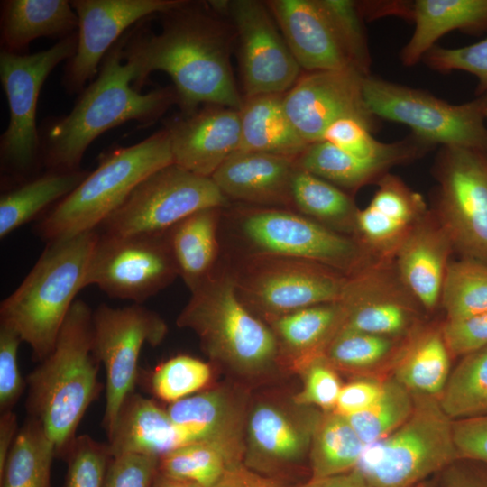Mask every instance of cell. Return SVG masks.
I'll return each mask as SVG.
<instances>
[{
    "instance_id": "30bf717a",
    "label": "cell",
    "mask_w": 487,
    "mask_h": 487,
    "mask_svg": "<svg viewBox=\"0 0 487 487\" xmlns=\"http://www.w3.org/2000/svg\"><path fill=\"white\" fill-rule=\"evenodd\" d=\"M233 277L243 303L269 321L338 302L347 281V275L317 262L264 254H255Z\"/></svg>"
},
{
    "instance_id": "3957f363",
    "label": "cell",
    "mask_w": 487,
    "mask_h": 487,
    "mask_svg": "<svg viewBox=\"0 0 487 487\" xmlns=\"http://www.w3.org/2000/svg\"><path fill=\"white\" fill-rule=\"evenodd\" d=\"M100 365L93 311L76 299L53 349L26 378L29 417L41 424L56 456L64 458L87 409L99 395Z\"/></svg>"
},
{
    "instance_id": "d590c367",
    "label": "cell",
    "mask_w": 487,
    "mask_h": 487,
    "mask_svg": "<svg viewBox=\"0 0 487 487\" xmlns=\"http://www.w3.org/2000/svg\"><path fill=\"white\" fill-rule=\"evenodd\" d=\"M86 170L53 171L33 179L0 198V237L29 222L47 206L64 198L88 175Z\"/></svg>"
},
{
    "instance_id": "484cf974",
    "label": "cell",
    "mask_w": 487,
    "mask_h": 487,
    "mask_svg": "<svg viewBox=\"0 0 487 487\" xmlns=\"http://www.w3.org/2000/svg\"><path fill=\"white\" fill-rule=\"evenodd\" d=\"M294 159L238 151L213 174L212 180L228 198L265 205L292 202L290 183Z\"/></svg>"
},
{
    "instance_id": "74e56055",
    "label": "cell",
    "mask_w": 487,
    "mask_h": 487,
    "mask_svg": "<svg viewBox=\"0 0 487 487\" xmlns=\"http://www.w3.org/2000/svg\"><path fill=\"white\" fill-rule=\"evenodd\" d=\"M55 456V447L41 424L28 417L0 471V487H51Z\"/></svg>"
},
{
    "instance_id": "9f6ffc18",
    "label": "cell",
    "mask_w": 487,
    "mask_h": 487,
    "mask_svg": "<svg viewBox=\"0 0 487 487\" xmlns=\"http://www.w3.org/2000/svg\"><path fill=\"white\" fill-rule=\"evenodd\" d=\"M213 487H299L285 479L257 473L244 463L229 466Z\"/></svg>"
},
{
    "instance_id": "816d5d0a",
    "label": "cell",
    "mask_w": 487,
    "mask_h": 487,
    "mask_svg": "<svg viewBox=\"0 0 487 487\" xmlns=\"http://www.w3.org/2000/svg\"><path fill=\"white\" fill-rule=\"evenodd\" d=\"M445 343L451 355L464 356L487 345V311L441 324Z\"/></svg>"
},
{
    "instance_id": "d6a6232c",
    "label": "cell",
    "mask_w": 487,
    "mask_h": 487,
    "mask_svg": "<svg viewBox=\"0 0 487 487\" xmlns=\"http://www.w3.org/2000/svg\"><path fill=\"white\" fill-rule=\"evenodd\" d=\"M219 209L196 212L166 232L178 273L190 290L212 272L217 253Z\"/></svg>"
},
{
    "instance_id": "6da1fadb",
    "label": "cell",
    "mask_w": 487,
    "mask_h": 487,
    "mask_svg": "<svg viewBox=\"0 0 487 487\" xmlns=\"http://www.w3.org/2000/svg\"><path fill=\"white\" fill-rule=\"evenodd\" d=\"M162 14L160 33L140 26L124 34L123 55L135 69L133 87L140 91L149 75L160 70L170 77L184 113L199 104L240 110L244 98L235 85L230 41L220 23L188 1Z\"/></svg>"
},
{
    "instance_id": "f6af8a7d",
    "label": "cell",
    "mask_w": 487,
    "mask_h": 487,
    "mask_svg": "<svg viewBox=\"0 0 487 487\" xmlns=\"http://www.w3.org/2000/svg\"><path fill=\"white\" fill-rule=\"evenodd\" d=\"M112 457L108 444L88 435L78 436L64 456V487H103Z\"/></svg>"
},
{
    "instance_id": "be15d7a7",
    "label": "cell",
    "mask_w": 487,
    "mask_h": 487,
    "mask_svg": "<svg viewBox=\"0 0 487 487\" xmlns=\"http://www.w3.org/2000/svg\"><path fill=\"white\" fill-rule=\"evenodd\" d=\"M423 483H424V482H423ZM423 483H421V484H418V485H417V486H415V487H420V486H421V485H422Z\"/></svg>"
},
{
    "instance_id": "9a60e30c",
    "label": "cell",
    "mask_w": 487,
    "mask_h": 487,
    "mask_svg": "<svg viewBox=\"0 0 487 487\" xmlns=\"http://www.w3.org/2000/svg\"><path fill=\"white\" fill-rule=\"evenodd\" d=\"M179 274L166 233L160 234H99L86 277L115 299L142 304Z\"/></svg>"
},
{
    "instance_id": "5bb4252c",
    "label": "cell",
    "mask_w": 487,
    "mask_h": 487,
    "mask_svg": "<svg viewBox=\"0 0 487 487\" xmlns=\"http://www.w3.org/2000/svg\"><path fill=\"white\" fill-rule=\"evenodd\" d=\"M93 331L95 350L106 371L103 426L108 436L124 400L133 393L142 346L158 345L167 326L142 304L123 308L101 304L93 311Z\"/></svg>"
},
{
    "instance_id": "f546056e",
    "label": "cell",
    "mask_w": 487,
    "mask_h": 487,
    "mask_svg": "<svg viewBox=\"0 0 487 487\" xmlns=\"http://www.w3.org/2000/svg\"><path fill=\"white\" fill-rule=\"evenodd\" d=\"M239 112V151L295 159L309 145L289 118L283 105V95H261L244 98Z\"/></svg>"
},
{
    "instance_id": "c3c4849f",
    "label": "cell",
    "mask_w": 487,
    "mask_h": 487,
    "mask_svg": "<svg viewBox=\"0 0 487 487\" xmlns=\"http://www.w3.org/2000/svg\"><path fill=\"white\" fill-rule=\"evenodd\" d=\"M298 372L302 374L304 383L302 390L292 397L293 400L322 411L334 410L343 384L336 369L326 357L314 358Z\"/></svg>"
},
{
    "instance_id": "1f68e13d",
    "label": "cell",
    "mask_w": 487,
    "mask_h": 487,
    "mask_svg": "<svg viewBox=\"0 0 487 487\" xmlns=\"http://www.w3.org/2000/svg\"><path fill=\"white\" fill-rule=\"evenodd\" d=\"M450 356L441 325L421 326L395 361L393 378L411 392L439 397L451 372Z\"/></svg>"
},
{
    "instance_id": "f5cc1de1",
    "label": "cell",
    "mask_w": 487,
    "mask_h": 487,
    "mask_svg": "<svg viewBox=\"0 0 487 487\" xmlns=\"http://www.w3.org/2000/svg\"><path fill=\"white\" fill-rule=\"evenodd\" d=\"M459 459L487 464V415L453 420Z\"/></svg>"
},
{
    "instance_id": "4dcf8cb0",
    "label": "cell",
    "mask_w": 487,
    "mask_h": 487,
    "mask_svg": "<svg viewBox=\"0 0 487 487\" xmlns=\"http://www.w3.org/2000/svg\"><path fill=\"white\" fill-rule=\"evenodd\" d=\"M78 18L70 1L7 0L2 2L1 41L3 50L17 53L43 36L73 34Z\"/></svg>"
},
{
    "instance_id": "836d02e7",
    "label": "cell",
    "mask_w": 487,
    "mask_h": 487,
    "mask_svg": "<svg viewBox=\"0 0 487 487\" xmlns=\"http://www.w3.org/2000/svg\"><path fill=\"white\" fill-rule=\"evenodd\" d=\"M295 166L351 192L378 182L392 167L406 163L399 158L363 159L335 145L319 141L309 144L297 158Z\"/></svg>"
},
{
    "instance_id": "681fc988",
    "label": "cell",
    "mask_w": 487,
    "mask_h": 487,
    "mask_svg": "<svg viewBox=\"0 0 487 487\" xmlns=\"http://www.w3.org/2000/svg\"><path fill=\"white\" fill-rule=\"evenodd\" d=\"M22 339L12 328L0 324V410H13L22 396L24 381L18 364Z\"/></svg>"
},
{
    "instance_id": "ba28073f",
    "label": "cell",
    "mask_w": 487,
    "mask_h": 487,
    "mask_svg": "<svg viewBox=\"0 0 487 487\" xmlns=\"http://www.w3.org/2000/svg\"><path fill=\"white\" fill-rule=\"evenodd\" d=\"M363 96L373 115L407 125L433 146H459L487 152V92L450 104L422 89L368 75Z\"/></svg>"
},
{
    "instance_id": "2e32d148",
    "label": "cell",
    "mask_w": 487,
    "mask_h": 487,
    "mask_svg": "<svg viewBox=\"0 0 487 487\" xmlns=\"http://www.w3.org/2000/svg\"><path fill=\"white\" fill-rule=\"evenodd\" d=\"M322 410L289 400L265 398L247 411L243 463L264 475L285 479L309 456Z\"/></svg>"
},
{
    "instance_id": "8992f818",
    "label": "cell",
    "mask_w": 487,
    "mask_h": 487,
    "mask_svg": "<svg viewBox=\"0 0 487 487\" xmlns=\"http://www.w3.org/2000/svg\"><path fill=\"white\" fill-rule=\"evenodd\" d=\"M172 163L165 128L101 155L96 170L38 225L39 235L48 243L96 230L142 180Z\"/></svg>"
},
{
    "instance_id": "ac0fdd59",
    "label": "cell",
    "mask_w": 487,
    "mask_h": 487,
    "mask_svg": "<svg viewBox=\"0 0 487 487\" xmlns=\"http://www.w3.org/2000/svg\"><path fill=\"white\" fill-rule=\"evenodd\" d=\"M338 302L345 310L344 329L408 337L422 326L424 308L400 279L393 261H372L348 275Z\"/></svg>"
},
{
    "instance_id": "ab89813d",
    "label": "cell",
    "mask_w": 487,
    "mask_h": 487,
    "mask_svg": "<svg viewBox=\"0 0 487 487\" xmlns=\"http://www.w3.org/2000/svg\"><path fill=\"white\" fill-rule=\"evenodd\" d=\"M440 305L446 320L470 317L487 311V263L461 257L446 268Z\"/></svg>"
},
{
    "instance_id": "db71d44e",
    "label": "cell",
    "mask_w": 487,
    "mask_h": 487,
    "mask_svg": "<svg viewBox=\"0 0 487 487\" xmlns=\"http://www.w3.org/2000/svg\"><path fill=\"white\" fill-rule=\"evenodd\" d=\"M382 381L363 379L343 385L335 411L348 417L368 409L378 399Z\"/></svg>"
},
{
    "instance_id": "9c48e42d",
    "label": "cell",
    "mask_w": 487,
    "mask_h": 487,
    "mask_svg": "<svg viewBox=\"0 0 487 487\" xmlns=\"http://www.w3.org/2000/svg\"><path fill=\"white\" fill-rule=\"evenodd\" d=\"M226 204L211 178L172 163L142 180L101 226L114 235L160 234L196 212Z\"/></svg>"
},
{
    "instance_id": "6f0895ef",
    "label": "cell",
    "mask_w": 487,
    "mask_h": 487,
    "mask_svg": "<svg viewBox=\"0 0 487 487\" xmlns=\"http://www.w3.org/2000/svg\"><path fill=\"white\" fill-rule=\"evenodd\" d=\"M17 417L13 410L1 412L0 417V471L18 434Z\"/></svg>"
},
{
    "instance_id": "91938a15",
    "label": "cell",
    "mask_w": 487,
    "mask_h": 487,
    "mask_svg": "<svg viewBox=\"0 0 487 487\" xmlns=\"http://www.w3.org/2000/svg\"><path fill=\"white\" fill-rule=\"evenodd\" d=\"M152 487H201L192 482L176 479L158 473Z\"/></svg>"
},
{
    "instance_id": "bcb514c9",
    "label": "cell",
    "mask_w": 487,
    "mask_h": 487,
    "mask_svg": "<svg viewBox=\"0 0 487 487\" xmlns=\"http://www.w3.org/2000/svg\"><path fill=\"white\" fill-rule=\"evenodd\" d=\"M354 68L370 75L371 58L358 4L349 0H320Z\"/></svg>"
},
{
    "instance_id": "7bdbcfd3",
    "label": "cell",
    "mask_w": 487,
    "mask_h": 487,
    "mask_svg": "<svg viewBox=\"0 0 487 487\" xmlns=\"http://www.w3.org/2000/svg\"><path fill=\"white\" fill-rule=\"evenodd\" d=\"M414 398L410 391L393 377L382 381L378 399L365 410L346 417L365 446L395 431L411 415Z\"/></svg>"
},
{
    "instance_id": "603a6c76",
    "label": "cell",
    "mask_w": 487,
    "mask_h": 487,
    "mask_svg": "<svg viewBox=\"0 0 487 487\" xmlns=\"http://www.w3.org/2000/svg\"><path fill=\"white\" fill-rule=\"evenodd\" d=\"M266 5L301 69H355L320 0H271Z\"/></svg>"
},
{
    "instance_id": "8fae6325",
    "label": "cell",
    "mask_w": 487,
    "mask_h": 487,
    "mask_svg": "<svg viewBox=\"0 0 487 487\" xmlns=\"http://www.w3.org/2000/svg\"><path fill=\"white\" fill-rule=\"evenodd\" d=\"M435 216L461 257L487 263V152L441 146Z\"/></svg>"
},
{
    "instance_id": "83f0119b",
    "label": "cell",
    "mask_w": 487,
    "mask_h": 487,
    "mask_svg": "<svg viewBox=\"0 0 487 487\" xmlns=\"http://www.w3.org/2000/svg\"><path fill=\"white\" fill-rule=\"evenodd\" d=\"M410 18L414 31L400 53L408 67L422 60L436 41L453 30L487 32V0H418L411 4Z\"/></svg>"
},
{
    "instance_id": "e575fe53",
    "label": "cell",
    "mask_w": 487,
    "mask_h": 487,
    "mask_svg": "<svg viewBox=\"0 0 487 487\" xmlns=\"http://www.w3.org/2000/svg\"><path fill=\"white\" fill-rule=\"evenodd\" d=\"M292 203L312 220L354 237L359 208L350 194L296 167L290 183Z\"/></svg>"
},
{
    "instance_id": "680465c9",
    "label": "cell",
    "mask_w": 487,
    "mask_h": 487,
    "mask_svg": "<svg viewBox=\"0 0 487 487\" xmlns=\"http://www.w3.org/2000/svg\"><path fill=\"white\" fill-rule=\"evenodd\" d=\"M299 487H371L366 481L354 470L350 472L320 478L309 479Z\"/></svg>"
},
{
    "instance_id": "7dc6e473",
    "label": "cell",
    "mask_w": 487,
    "mask_h": 487,
    "mask_svg": "<svg viewBox=\"0 0 487 487\" xmlns=\"http://www.w3.org/2000/svg\"><path fill=\"white\" fill-rule=\"evenodd\" d=\"M422 60L439 72L462 70L477 78L475 96L487 92V37L473 44L458 48L434 46Z\"/></svg>"
},
{
    "instance_id": "f907efd6",
    "label": "cell",
    "mask_w": 487,
    "mask_h": 487,
    "mask_svg": "<svg viewBox=\"0 0 487 487\" xmlns=\"http://www.w3.org/2000/svg\"><path fill=\"white\" fill-rule=\"evenodd\" d=\"M160 457L141 454L113 456L103 487H152Z\"/></svg>"
},
{
    "instance_id": "7c38bea8",
    "label": "cell",
    "mask_w": 487,
    "mask_h": 487,
    "mask_svg": "<svg viewBox=\"0 0 487 487\" xmlns=\"http://www.w3.org/2000/svg\"><path fill=\"white\" fill-rule=\"evenodd\" d=\"M76 47L73 33L33 54L1 51L0 78L9 107V123L0 139L5 170L23 175L33 167L40 147L36 107L41 87L55 67L74 55Z\"/></svg>"
},
{
    "instance_id": "7402d4cb",
    "label": "cell",
    "mask_w": 487,
    "mask_h": 487,
    "mask_svg": "<svg viewBox=\"0 0 487 487\" xmlns=\"http://www.w3.org/2000/svg\"><path fill=\"white\" fill-rule=\"evenodd\" d=\"M369 205L359 209L354 238L373 261H393L412 229L427 215L424 198L387 173Z\"/></svg>"
},
{
    "instance_id": "6125c7cd",
    "label": "cell",
    "mask_w": 487,
    "mask_h": 487,
    "mask_svg": "<svg viewBox=\"0 0 487 487\" xmlns=\"http://www.w3.org/2000/svg\"><path fill=\"white\" fill-rule=\"evenodd\" d=\"M485 118L487 120V109H486V112H485Z\"/></svg>"
},
{
    "instance_id": "f35d334b",
    "label": "cell",
    "mask_w": 487,
    "mask_h": 487,
    "mask_svg": "<svg viewBox=\"0 0 487 487\" xmlns=\"http://www.w3.org/2000/svg\"><path fill=\"white\" fill-rule=\"evenodd\" d=\"M438 400L453 420L487 415V345L462 356Z\"/></svg>"
},
{
    "instance_id": "7a4b0ae2",
    "label": "cell",
    "mask_w": 487,
    "mask_h": 487,
    "mask_svg": "<svg viewBox=\"0 0 487 487\" xmlns=\"http://www.w3.org/2000/svg\"><path fill=\"white\" fill-rule=\"evenodd\" d=\"M124 34L106 53L97 78L70 113L46 131L44 163L50 170H78L87 147L102 133L128 121L152 124L178 103L173 86L147 93L133 87L135 69L124 59Z\"/></svg>"
},
{
    "instance_id": "e0dca14e",
    "label": "cell",
    "mask_w": 487,
    "mask_h": 487,
    "mask_svg": "<svg viewBox=\"0 0 487 487\" xmlns=\"http://www.w3.org/2000/svg\"><path fill=\"white\" fill-rule=\"evenodd\" d=\"M209 3L228 14L236 29L245 98L288 92L299 78L301 68L267 5L256 0Z\"/></svg>"
},
{
    "instance_id": "4316f807",
    "label": "cell",
    "mask_w": 487,
    "mask_h": 487,
    "mask_svg": "<svg viewBox=\"0 0 487 487\" xmlns=\"http://www.w3.org/2000/svg\"><path fill=\"white\" fill-rule=\"evenodd\" d=\"M107 436L112 456L141 454L161 457L188 444L166 409L134 392L124 400Z\"/></svg>"
},
{
    "instance_id": "ffe728a7",
    "label": "cell",
    "mask_w": 487,
    "mask_h": 487,
    "mask_svg": "<svg viewBox=\"0 0 487 487\" xmlns=\"http://www.w3.org/2000/svg\"><path fill=\"white\" fill-rule=\"evenodd\" d=\"M185 0H74L78 18L77 47L65 69L64 85L77 92L93 79L110 49L126 29L153 14H165Z\"/></svg>"
},
{
    "instance_id": "f1b7e54d",
    "label": "cell",
    "mask_w": 487,
    "mask_h": 487,
    "mask_svg": "<svg viewBox=\"0 0 487 487\" xmlns=\"http://www.w3.org/2000/svg\"><path fill=\"white\" fill-rule=\"evenodd\" d=\"M345 320L340 302L304 308L270 321L280 360L299 372L306 363L322 356Z\"/></svg>"
},
{
    "instance_id": "b9f144b4",
    "label": "cell",
    "mask_w": 487,
    "mask_h": 487,
    "mask_svg": "<svg viewBox=\"0 0 487 487\" xmlns=\"http://www.w3.org/2000/svg\"><path fill=\"white\" fill-rule=\"evenodd\" d=\"M239 463L221 446L198 441L161 456L159 473L201 487H213L229 466Z\"/></svg>"
},
{
    "instance_id": "5b68a950",
    "label": "cell",
    "mask_w": 487,
    "mask_h": 487,
    "mask_svg": "<svg viewBox=\"0 0 487 487\" xmlns=\"http://www.w3.org/2000/svg\"><path fill=\"white\" fill-rule=\"evenodd\" d=\"M191 292L177 325L194 331L212 360L247 378L264 375L279 363L273 331L240 299L233 274L211 272Z\"/></svg>"
},
{
    "instance_id": "8d00e7d4",
    "label": "cell",
    "mask_w": 487,
    "mask_h": 487,
    "mask_svg": "<svg viewBox=\"0 0 487 487\" xmlns=\"http://www.w3.org/2000/svg\"><path fill=\"white\" fill-rule=\"evenodd\" d=\"M364 448L346 417L335 410L323 411L308 456L310 478L320 479L354 470Z\"/></svg>"
},
{
    "instance_id": "d4e9b609",
    "label": "cell",
    "mask_w": 487,
    "mask_h": 487,
    "mask_svg": "<svg viewBox=\"0 0 487 487\" xmlns=\"http://www.w3.org/2000/svg\"><path fill=\"white\" fill-rule=\"evenodd\" d=\"M453 252L447 233L429 209L394 256L393 262L400 279L427 312H433L440 305L443 282Z\"/></svg>"
},
{
    "instance_id": "44dd1931",
    "label": "cell",
    "mask_w": 487,
    "mask_h": 487,
    "mask_svg": "<svg viewBox=\"0 0 487 487\" xmlns=\"http://www.w3.org/2000/svg\"><path fill=\"white\" fill-rule=\"evenodd\" d=\"M173 163L197 175L211 178L241 145L239 110L207 105L185 113L165 126Z\"/></svg>"
},
{
    "instance_id": "94428289",
    "label": "cell",
    "mask_w": 487,
    "mask_h": 487,
    "mask_svg": "<svg viewBox=\"0 0 487 487\" xmlns=\"http://www.w3.org/2000/svg\"><path fill=\"white\" fill-rule=\"evenodd\" d=\"M420 487H432V485L427 481Z\"/></svg>"
},
{
    "instance_id": "ee69618b",
    "label": "cell",
    "mask_w": 487,
    "mask_h": 487,
    "mask_svg": "<svg viewBox=\"0 0 487 487\" xmlns=\"http://www.w3.org/2000/svg\"><path fill=\"white\" fill-rule=\"evenodd\" d=\"M212 376L208 363L189 355H177L161 363L151 378L152 391L169 404L206 388Z\"/></svg>"
},
{
    "instance_id": "11a10c76",
    "label": "cell",
    "mask_w": 487,
    "mask_h": 487,
    "mask_svg": "<svg viewBox=\"0 0 487 487\" xmlns=\"http://www.w3.org/2000/svg\"><path fill=\"white\" fill-rule=\"evenodd\" d=\"M440 487H487V464L457 459L440 473Z\"/></svg>"
},
{
    "instance_id": "4fadbf2b",
    "label": "cell",
    "mask_w": 487,
    "mask_h": 487,
    "mask_svg": "<svg viewBox=\"0 0 487 487\" xmlns=\"http://www.w3.org/2000/svg\"><path fill=\"white\" fill-rule=\"evenodd\" d=\"M240 229L256 254L311 261L347 276L373 261L354 237L287 210H248Z\"/></svg>"
},
{
    "instance_id": "cb8c5ba5",
    "label": "cell",
    "mask_w": 487,
    "mask_h": 487,
    "mask_svg": "<svg viewBox=\"0 0 487 487\" xmlns=\"http://www.w3.org/2000/svg\"><path fill=\"white\" fill-rule=\"evenodd\" d=\"M166 410L188 444L216 443L243 463L248 409L232 391L207 389L169 404Z\"/></svg>"
},
{
    "instance_id": "d6986e66",
    "label": "cell",
    "mask_w": 487,
    "mask_h": 487,
    "mask_svg": "<svg viewBox=\"0 0 487 487\" xmlns=\"http://www.w3.org/2000/svg\"><path fill=\"white\" fill-rule=\"evenodd\" d=\"M365 77L353 69L308 72L283 95L286 113L308 144L322 141L326 128L342 118H354L372 133L376 130L378 118L363 96Z\"/></svg>"
},
{
    "instance_id": "60d3db41",
    "label": "cell",
    "mask_w": 487,
    "mask_h": 487,
    "mask_svg": "<svg viewBox=\"0 0 487 487\" xmlns=\"http://www.w3.org/2000/svg\"><path fill=\"white\" fill-rule=\"evenodd\" d=\"M408 337H392L341 328L324 352L337 370L360 371L398 359Z\"/></svg>"
},
{
    "instance_id": "52a82bcc",
    "label": "cell",
    "mask_w": 487,
    "mask_h": 487,
    "mask_svg": "<svg viewBox=\"0 0 487 487\" xmlns=\"http://www.w3.org/2000/svg\"><path fill=\"white\" fill-rule=\"evenodd\" d=\"M412 394L409 418L386 437L365 446L354 469L371 487H415L459 459L453 419L438 397Z\"/></svg>"
},
{
    "instance_id": "277c9868",
    "label": "cell",
    "mask_w": 487,
    "mask_h": 487,
    "mask_svg": "<svg viewBox=\"0 0 487 487\" xmlns=\"http://www.w3.org/2000/svg\"><path fill=\"white\" fill-rule=\"evenodd\" d=\"M96 230L47 243L32 269L0 305V324L14 330L41 362L51 352L64 321L86 287Z\"/></svg>"
}]
</instances>
